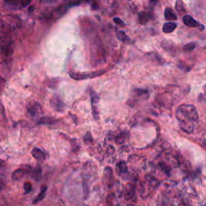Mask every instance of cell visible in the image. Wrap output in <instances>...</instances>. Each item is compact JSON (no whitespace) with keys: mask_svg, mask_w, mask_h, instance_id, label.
<instances>
[{"mask_svg":"<svg viewBox=\"0 0 206 206\" xmlns=\"http://www.w3.org/2000/svg\"><path fill=\"white\" fill-rule=\"evenodd\" d=\"M26 173H27L26 170L23 169V168H19V169L15 170L12 175V180L15 181L19 180L20 179H22L24 176H25Z\"/></svg>","mask_w":206,"mask_h":206,"instance_id":"cell-15","label":"cell"},{"mask_svg":"<svg viewBox=\"0 0 206 206\" xmlns=\"http://www.w3.org/2000/svg\"><path fill=\"white\" fill-rule=\"evenodd\" d=\"M116 36H117L118 39L120 41L123 42V43H126V42L129 40V37L127 36L126 35V33L124 32H122V31H118V32H117Z\"/></svg>","mask_w":206,"mask_h":206,"instance_id":"cell-22","label":"cell"},{"mask_svg":"<svg viewBox=\"0 0 206 206\" xmlns=\"http://www.w3.org/2000/svg\"><path fill=\"white\" fill-rule=\"evenodd\" d=\"M83 190H84V198L85 200L87 199L89 194V185L86 184V181H83Z\"/></svg>","mask_w":206,"mask_h":206,"instance_id":"cell-25","label":"cell"},{"mask_svg":"<svg viewBox=\"0 0 206 206\" xmlns=\"http://www.w3.org/2000/svg\"><path fill=\"white\" fill-rule=\"evenodd\" d=\"M164 18L167 21H173L177 20V16L176 15V13L174 12V11L170 8V7H167L165 8L164 10Z\"/></svg>","mask_w":206,"mask_h":206,"instance_id":"cell-12","label":"cell"},{"mask_svg":"<svg viewBox=\"0 0 206 206\" xmlns=\"http://www.w3.org/2000/svg\"><path fill=\"white\" fill-rule=\"evenodd\" d=\"M23 188H24V191H25V194L29 193V192L32 191V184L30 183V182H25L24 184H23Z\"/></svg>","mask_w":206,"mask_h":206,"instance_id":"cell-29","label":"cell"},{"mask_svg":"<svg viewBox=\"0 0 206 206\" xmlns=\"http://www.w3.org/2000/svg\"><path fill=\"white\" fill-rule=\"evenodd\" d=\"M195 48H196V44L192 42V43H189V44H187L186 45L184 46V50L188 52V51L193 50Z\"/></svg>","mask_w":206,"mask_h":206,"instance_id":"cell-28","label":"cell"},{"mask_svg":"<svg viewBox=\"0 0 206 206\" xmlns=\"http://www.w3.org/2000/svg\"><path fill=\"white\" fill-rule=\"evenodd\" d=\"M183 23L188 28H199L201 30L204 29V26L201 24L199 22H197L195 19H193L189 15H185L183 17Z\"/></svg>","mask_w":206,"mask_h":206,"instance_id":"cell-6","label":"cell"},{"mask_svg":"<svg viewBox=\"0 0 206 206\" xmlns=\"http://www.w3.org/2000/svg\"><path fill=\"white\" fill-rule=\"evenodd\" d=\"M151 2H155V3H156V2H157V0H151Z\"/></svg>","mask_w":206,"mask_h":206,"instance_id":"cell-37","label":"cell"},{"mask_svg":"<svg viewBox=\"0 0 206 206\" xmlns=\"http://www.w3.org/2000/svg\"><path fill=\"white\" fill-rule=\"evenodd\" d=\"M166 157H167V161H168V163H169L172 167H178L179 166V160L175 156H173V155H170V154H167V156H166Z\"/></svg>","mask_w":206,"mask_h":206,"instance_id":"cell-19","label":"cell"},{"mask_svg":"<svg viewBox=\"0 0 206 206\" xmlns=\"http://www.w3.org/2000/svg\"><path fill=\"white\" fill-rule=\"evenodd\" d=\"M33 11H34V7H33V6H31V7H28V12H32Z\"/></svg>","mask_w":206,"mask_h":206,"instance_id":"cell-35","label":"cell"},{"mask_svg":"<svg viewBox=\"0 0 206 206\" xmlns=\"http://www.w3.org/2000/svg\"><path fill=\"white\" fill-rule=\"evenodd\" d=\"M125 139H126V133L122 132L121 134H119L118 135H117V137L115 138V142L118 144H122L125 141Z\"/></svg>","mask_w":206,"mask_h":206,"instance_id":"cell-24","label":"cell"},{"mask_svg":"<svg viewBox=\"0 0 206 206\" xmlns=\"http://www.w3.org/2000/svg\"><path fill=\"white\" fill-rule=\"evenodd\" d=\"M32 156H33V158L36 160L39 161V162H43L45 160L46 156L44 153V151H42L40 149L37 148V147H34L32 150Z\"/></svg>","mask_w":206,"mask_h":206,"instance_id":"cell-8","label":"cell"},{"mask_svg":"<svg viewBox=\"0 0 206 206\" xmlns=\"http://www.w3.org/2000/svg\"><path fill=\"white\" fill-rule=\"evenodd\" d=\"M124 198L126 201L130 202L136 201V194H135V185L132 183H128L125 186L123 190Z\"/></svg>","mask_w":206,"mask_h":206,"instance_id":"cell-3","label":"cell"},{"mask_svg":"<svg viewBox=\"0 0 206 206\" xmlns=\"http://www.w3.org/2000/svg\"><path fill=\"white\" fill-rule=\"evenodd\" d=\"M2 82V78H1V77H0V84H1Z\"/></svg>","mask_w":206,"mask_h":206,"instance_id":"cell-38","label":"cell"},{"mask_svg":"<svg viewBox=\"0 0 206 206\" xmlns=\"http://www.w3.org/2000/svg\"><path fill=\"white\" fill-rule=\"evenodd\" d=\"M159 184H160V181L156 180L155 177H151L150 175L146 176L144 181L140 184V197H142V198H147L149 195L152 192V191L158 187Z\"/></svg>","mask_w":206,"mask_h":206,"instance_id":"cell-2","label":"cell"},{"mask_svg":"<svg viewBox=\"0 0 206 206\" xmlns=\"http://www.w3.org/2000/svg\"><path fill=\"white\" fill-rule=\"evenodd\" d=\"M176 117L179 121L181 131L187 134H192L198 123L199 117L194 105L182 104L176 110Z\"/></svg>","mask_w":206,"mask_h":206,"instance_id":"cell-1","label":"cell"},{"mask_svg":"<svg viewBox=\"0 0 206 206\" xmlns=\"http://www.w3.org/2000/svg\"><path fill=\"white\" fill-rule=\"evenodd\" d=\"M147 56L149 59L151 60L153 62H155V63H158V64H163V60L162 57L159 55L158 53H155V52H151V53H148Z\"/></svg>","mask_w":206,"mask_h":206,"instance_id":"cell-18","label":"cell"},{"mask_svg":"<svg viewBox=\"0 0 206 206\" xmlns=\"http://www.w3.org/2000/svg\"><path fill=\"white\" fill-rule=\"evenodd\" d=\"M99 100H100V98L98 94L95 93V92H92L91 93V101H92V105H96L97 103L98 102Z\"/></svg>","mask_w":206,"mask_h":206,"instance_id":"cell-26","label":"cell"},{"mask_svg":"<svg viewBox=\"0 0 206 206\" xmlns=\"http://www.w3.org/2000/svg\"><path fill=\"white\" fill-rule=\"evenodd\" d=\"M115 196L114 193H111L107 197V199H106V202H107L108 204H116L115 202Z\"/></svg>","mask_w":206,"mask_h":206,"instance_id":"cell-27","label":"cell"},{"mask_svg":"<svg viewBox=\"0 0 206 206\" xmlns=\"http://www.w3.org/2000/svg\"><path fill=\"white\" fill-rule=\"evenodd\" d=\"M106 153H107V155L109 156H115V147H113V146H111V145H109V146H108V147H107V149H106Z\"/></svg>","mask_w":206,"mask_h":206,"instance_id":"cell-30","label":"cell"},{"mask_svg":"<svg viewBox=\"0 0 206 206\" xmlns=\"http://www.w3.org/2000/svg\"><path fill=\"white\" fill-rule=\"evenodd\" d=\"M47 190H48V187L46 185H43L41 187V188H40V192L39 193V195L37 196L36 198H35V200L33 201V204H37V203H39V201H43V200L44 199V197H45L46 196V192H47Z\"/></svg>","mask_w":206,"mask_h":206,"instance_id":"cell-14","label":"cell"},{"mask_svg":"<svg viewBox=\"0 0 206 206\" xmlns=\"http://www.w3.org/2000/svg\"><path fill=\"white\" fill-rule=\"evenodd\" d=\"M29 175L32 179H34L35 180L39 181L42 177V171L39 167H38V168H33L29 172Z\"/></svg>","mask_w":206,"mask_h":206,"instance_id":"cell-17","label":"cell"},{"mask_svg":"<svg viewBox=\"0 0 206 206\" xmlns=\"http://www.w3.org/2000/svg\"><path fill=\"white\" fill-rule=\"evenodd\" d=\"M103 180H104V183L106 185L108 188H112L114 185V175L111 167H105L104 169V175H103Z\"/></svg>","mask_w":206,"mask_h":206,"instance_id":"cell-5","label":"cell"},{"mask_svg":"<svg viewBox=\"0 0 206 206\" xmlns=\"http://www.w3.org/2000/svg\"><path fill=\"white\" fill-rule=\"evenodd\" d=\"M116 172L118 176H123L128 173V167L127 165L123 161H120L116 165Z\"/></svg>","mask_w":206,"mask_h":206,"instance_id":"cell-10","label":"cell"},{"mask_svg":"<svg viewBox=\"0 0 206 206\" xmlns=\"http://www.w3.org/2000/svg\"><path fill=\"white\" fill-rule=\"evenodd\" d=\"M28 111L30 114V115L32 116V118H34L35 116H36L41 112V108L39 106V104L37 103H35L33 105H30L28 108Z\"/></svg>","mask_w":206,"mask_h":206,"instance_id":"cell-11","label":"cell"},{"mask_svg":"<svg viewBox=\"0 0 206 206\" xmlns=\"http://www.w3.org/2000/svg\"><path fill=\"white\" fill-rule=\"evenodd\" d=\"M104 74V70H101V72H94L91 74H78V73H70L69 75L74 80H85L88 78H92L94 77L102 75Z\"/></svg>","mask_w":206,"mask_h":206,"instance_id":"cell-4","label":"cell"},{"mask_svg":"<svg viewBox=\"0 0 206 206\" xmlns=\"http://www.w3.org/2000/svg\"><path fill=\"white\" fill-rule=\"evenodd\" d=\"M0 109H1V112H2V115H4L5 116V111H4V106H2V102H1V101H0Z\"/></svg>","mask_w":206,"mask_h":206,"instance_id":"cell-34","label":"cell"},{"mask_svg":"<svg viewBox=\"0 0 206 206\" xmlns=\"http://www.w3.org/2000/svg\"><path fill=\"white\" fill-rule=\"evenodd\" d=\"M57 122L55 118L51 117H44L39 119L38 123L39 124H54Z\"/></svg>","mask_w":206,"mask_h":206,"instance_id":"cell-21","label":"cell"},{"mask_svg":"<svg viewBox=\"0 0 206 206\" xmlns=\"http://www.w3.org/2000/svg\"><path fill=\"white\" fill-rule=\"evenodd\" d=\"M177 24L174 22H167L165 23L163 26V32L164 33H172V32H174V30L177 28Z\"/></svg>","mask_w":206,"mask_h":206,"instance_id":"cell-13","label":"cell"},{"mask_svg":"<svg viewBox=\"0 0 206 206\" xmlns=\"http://www.w3.org/2000/svg\"><path fill=\"white\" fill-rule=\"evenodd\" d=\"M93 116H94V118L95 120H98L99 119V112L98 110V108L95 105H93Z\"/></svg>","mask_w":206,"mask_h":206,"instance_id":"cell-31","label":"cell"},{"mask_svg":"<svg viewBox=\"0 0 206 206\" xmlns=\"http://www.w3.org/2000/svg\"><path fill=\"white\" fill-rule=\"evenodd\" d=\"M203 93H204V95H206V84H204V86H203Z\"/></svg>","mask_w":206,"mask_h":206,"instance_id":"cell-36","label":"cell"},{"mask_svg":"<svg viewBox=\"0 0 206 206\" xmlns=\"http://www.w3.org/2000/svg\"><path fill=\"white\" fill-rule=\"evenodd\" d=\"M135 96L139 98V99H142V100H146V99L148 98L149 97V92L146 89H137L135 90Z\"/></svg>","mask_w":206,"mask_h":206,"instance_id":"cell-16","label":"cell"},{"mask_svg":"<svg viewBox=\"0 0 206 206\" xmlns=\"http://www.w3.org/2000/svg\"><path fill=\"white\" fill-rule=\"evenodd\" d=\"M114 22H115L117 25L120 26V27H125V26H126V24H125V23H124L123 21L120 18H118V17L114 18Z\"/></svg>","mask_w":206,"mask_h":206,"instance_id":"cell-32","label":"cell"},{"mask_svg":"<svg viewBox=\"0 0 206 206\" xmlns=\"http://www.w3.org/2000/svg\"><path fill=\"white\" fill-rule=\"evenodd\" d=\"M30 2H31V0H21V5L23 6V7H27L28 5L30 4Z\"/></svg>","mask_w":206,"mask_h":206,"instance_id":"cell-33","label":"cell"},{"mask_svg":"<svg viewBox=\"0 0 206 206\" xmlns=\"http://www.w3.org/2000/svg\"><path fill=\"white\" fill-rule=\"evenodd\" d=\"M159 168L161 170V172H163L164 174L166 175H170V172H171V167L167 163H166L165 162H160L158 164Z\"/></svg>","mask_w":206,"mask_h":206,"instance_id":"cell-20","label":"cell"},{"mask_svg":"<svg viewBox=\"0 0 206 206\" xmlns=\"http://www.w3.org/2000/svg\"><path fill=\"white\" fill-rule=\"evenodd\" d=\"M176 10L179 13H182V12H185L183 0H176Z\"/></svg>","mask_w":206,"mask_h":206,"instance_id":"cell-23","label":"cell"},{"mask_svg":"<svg viewBox=\"0 0 206 206\" xmlns=\"http://www.w3.org/2000/svg\"><path fill=\"white\" fill-rule=\"evenodd\" d=\"M152 19V15L149 12H141L138 15V22L140 24H145Z\"/></svg>","mask_w":206,"mask_h":206,"instance_id":"cell-9","label":"cell"},{"mask_svg":"<svg viewBox=\"0 0 206 206\" xmlns=\"http://www.w3.org/2000/svg\"><path fill=\"white\" fill-rule=\"evenodd\" d=\"M50 105L53 110L57 112L61 113L64 111V104L60 98L58 96H53L50 100Z\"/></svg>","mask_w":206,"mask_h":206,"instance_id":"cell-7","label":"cell"}]
</instances>
